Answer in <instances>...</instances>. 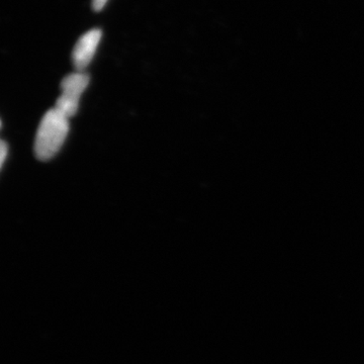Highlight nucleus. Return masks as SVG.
<instances>
[{
  "label": "nucleus",
  "instance_id": "nucleus-1",
  "mask_svg": "<svg viewBox=\"0 0 364 364\" xmlns=\"http://www.w3.org/2000/svg\"><path fill=\"white\" fill-rule=\"evenodd\" d=\"M69 132V119L56 109L46 112L35 140V154L41 161L52 159L61 149Z\"/></svg>",
  "mask_w": 364,
  "mask_h": 364
},
{
  "label": "nucleus",
  "instance_id": "nucleus-2",
  "mask_svg": "<svg viewBox=\"0 0 364 364\" xmlns=\"http://www.w3.org/2000/svg\"><path fill=\"white\" fill-rule=\"evenodd\" d=\"M90 85V76L83 71L69 74L62 80V93L55 109L70 119L78 111L81 95Z\"/></svg>",
  "mask_w": 364,
  "mask_h": 364
},
{
  "label": "nucleus",
  "instance_id": "nucleus-3",
  "mask_svg": "<svg viewBox=\"0 0 364 364\" xmlns=\"http://www.w3.org/2000/svg\"><path fill=\"white\" fill-rule=\"evenodd\" d=\"M102 37V30L92 28L79 38L72 52V61L76 70L83 71L90 65L97 53Z\"/></svg>",
  "mask_w": 364,
  "mask_h": 364
},
{
  "label": "nucleus",
  "instance_id": "nucleus-4",
  "mask_svg": "<svg viewBox=\"0 0 364 364\" xmlns=\"http://www.w3.org/2000/svg\"><path fill=\"white\" fill-rule=\"evenodd\" d=\"M107 1L109 0H92V9L95 11H102L104 9V7L105 6V4H107Z\"/></svg>",
  "mask_w": 364,
  "mask_h": 364
},
{
  "label": "nucleus",
  "instance_id": "nucleus-5",
  "mask_svg": "<svg viewBox=\"0 0 364 364\" xmlns=\"http://www.w3.org/2000/svg\"><path fill=\"white\" fill-rule=\"evenodd\" d=\"M0 149H1V166H4V162H6L7 153H9V147H7L6 143L4 141H2L1 146H0Z\"/></svg>",
  "mask_w": 364,
  "mask_h": 364
}]
</instances>
